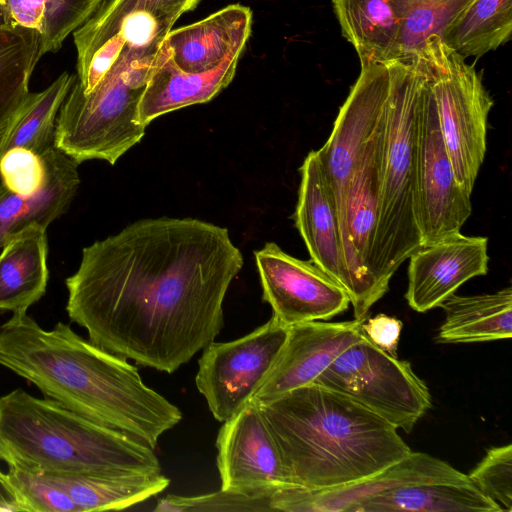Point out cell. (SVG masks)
Segmentation results:
<instances>
[{
    "label": "cell",
    "instance_id": "3",
    "mask_svg": "<svg viewBox=\"0 0 512 512\" xmlns=\"http://www.w3.org/2000/svg\"><path fill=\"white\" fill-rule=\"evenodd\" d=\"M258 407L294 486L325 489L352 483L412 451L385 419L317 383Z\"/></svg>",
    "mask_w": 512,
    "mask_h": 512
},
{
    "label": "cell",
    "instance_id": "24",
    "mask_svg": "<svg viewBox=\"0 0 512 512\" xmlns=\"http://www.w3.org/2000/svg\"><path fill=\"white\" fill-rule=\"evenodd\" d=\"M342 35L361 67L399 60L398 21L390 0H332Z\"/></svg>",
    "mask_w": 512,
    "mask_h": 512
},
{
    "label": "cell",
    "instance_id": "34",
    "mask_svg": "<svg viewBox=\"0 0 512 512\" xmlns=\"http://www.w3.org/2000/svg\"><path fill=\"white\" fill-rule=\"evenodd\" d=\"M474 486L486 497L512 511V445L492 447L467 474Z\"/></svg>",
    "mask_w": 512,
    "mask_h": 512
},
{
    "label": "cell",
    "instance_id": "19",
    "mask_svg": "<svg viewBox=\"0 0 512 512\" xmlns=\"http://www.w3.org/2000/svg\"><path fill=\"white\" fill-rule=\"evenodd\" d=\"M251 27V9L232 4L195 23L171 29L164 42L179 69L203 73L216 68L233 52L243 51Z\"/></svg>",
    "mask_w": 512,
    "mask_h": 512
},
{
    "label": "cell",
    "instance_id": "12",
    "mask_svg": "<svg viewBox=\"0 0 512 512\" xmlns=\"http://www.w3.org/2000/svg\"><path fill=\"white\" fill-rule=\"evenodd\" d=\"M263 300L286 326L328 320L346 311V290L312 260H301L268 242L255 251Z\"/></svg>",
    "mask_w": 512,
    "mask_h": 512
},
{
    "label": "cell",
    "instance_id": "14",
    "mask_svg": "<svg viewBox=\"0 0 512 512\" xmlns=\"http://www.w3.org/2000/svg\"><path fill=\"white\" fill-rule=\"evenodd\" d=\"M467 479V474L448 462L411 451L396 463L361 480L325 489L281 487L273 491L269 502L274 512H354L363 501L396 487Z\"/></svg>",
    "mask_w": 512,
    "mask_h": 512
},
{
    "label": "cell",
    "instance_id": "2",
    "mask_svg": "<svg viewBox=\"0 0 512 512\" xmlns=\"http://www.w3.org/2000/svg\"><path fill=\"white\" fill-rule=\"evenodd\" d=\"M0 365L35 385L44 398L154 449L182 419L181 410L148 387L138 369L58 322L42 328L27 311L0 326Z\"/></svg>",
    "mask_w": 512,
    "mask_h": 512
},
{
    "label": "cell",
    "instance_id": "17",
    "mask_svg": "<svg viewBox=\"0 0 512 512\" xmlns=\"http://www.w3.org/2000/svg\"><path fill=\"white\" fill-rule=\"evenodd\" d=\"M300 175L298 201L293 215L295 226L311 260L347 292L349 278L340 223L316 150L309 152L304 159Z\"/></svg>",
    "mask_w": 512,
    "mask_h": 512
},
{
    "label": "cell",
    "instance_id": "21",
    "mask_svg": "<svg viewBox=\"0 0 512 512\" xmlns=\"http://www.w3.org/2000/svg\"><path fill=\"white\" fill-rule=\"evenodd\" d=\"M47 229L30 226L11 237L0 253V313L27 311L46 292Z\"/></svg>",
    "mask_w": 512,
    "mask_h": 512
},
{
    "label": "cell",
    "instance_id": "11",
    "mask_svg": "<svg viewBox=\"0 0 512 512\" xmlns=\"http://www.w3.org/2000/svg\"><path fill=\"white\" fill-rule=\"evenodd\" d=\"M416 193L422 245L459 233L472 213L471 196L456 181L427 79L417 127Z\"/></svg>",
    "mask_w": 512,
    "mask_h": 512
},
{
    "label": "cell",
    "instance_id": "9",
    "mask_svg": "<svg viewBox=\"0 0 512 512\" xmlns=\"http://www.w3.org/2000/svg\"><path fill=\"white\" fill-rule=\"evenodd\" d=\"M288 327L272 315L239 339L213 341L203 349L195 384L217 421L230 419L248 404L279 354Z\"/></svg>",
    "mask_w": 512,
    "mask_h": 512
},
{
    "label": "cell",
    "instance_id": "33",
    "mask_svg": "<svg viewBox=\"0 0 512 512\" xmlns=\"http://www.w3.org/2000/svg\"><path fill=\"white\" fill-rule=\"evenodd\" d=\"M7 475L26 512H78L66 490L48 476L15 466H8Z\"/></svg>",
    "mask_w": 512,
    "mask_h": 512
},
{
    "label": "cell",
    "instance_id": "8",
    "mask_svg": "<svg viewBox=\"0 0 512 512\" xmlns=\"http://www.w3.org/2000/svg\"><path fill=\"white\" fill-rule=\"evenodd\" d=\"M313 383L349 397L406 433L432 407L429 388L411 363L381 350L365 335Z\"/></svg>",
    "mask_w": 512,
    "mask_h": 512
},
{
    "label": "cell",
    "instance_id": "28",
    "mask_svg": "<svg viewBox=\"0 0 512 512\" xmlns=\"http://www.w3.org/2000/svg\"><path fill=\"white\" fill-rule=\"evenodd\" d=\"M103 0H4L2 22L39 34V54L57 52L69 34L81 27Z\"/></svg>",
    "mask_w": 512,
    "mask_h": 512
},
{
    "label": "cell",
    "instance_id": "25",
    "mask_svg": "<svg viewBox=\"0 0 512 512\" xmlns=\"http://www.w3.org/2000/svg\"><path fill=\"white\" fill-rule=\"evenodd\" d=\"M48 477L66 490L78 512L126 509L156 496L170 484L162 472Z\"/></svg>",
    "mask_w": 512,
    "mask_h": 512
},
{
    "label": "cell",
    "instance_id": "5",
    "mask_svg": "<svg viewBox=\"0 0 512 512\" xmlns=\"http://www.w3.org/2000/svg\"><path fill=\"white\" fill-rule=\"evenodd\" d=\"M387 66L390 87L372 263L374 279L384 295L399 266L422 245L416 193L417 127L426 84L418 58Z\"/></svg>",
    "mask_w": 512,
    "mask_h": 512
},
{
    "label": "cell",
    "instance_id": "6",
    "mask_svg": "<svg viewBox=\"0 0 512 512\" xmlns=\"http://www.w3.org/2000/svg\"><path fill=\"white\" fill-rule=\"evenodd\" d=\"M116 35L125 44L112 66L89 93L74 82L56 119L54 145L78 164L98 159L114 165L145 134L138 106L163 40Z\"/></svg>",
    "mask_w": 512,
    "mask_h": 512
},
{
    "label": "cell",
    "instance_id": "23",
    "mask_svg": "<svg viewBox=\"0 0 512 512\" xmlns=\"http://www.w3.org/2000/svg\"><path fill=\"white\" fill-rule=\"evenodd\" d=\"M499 504L483 495L470 481H438L384 491L354 512H501Z\"/></svg>",
    "mask_w": 512,
    "mask_h": 512
},
{
    "label": "cell",
    "instance_id": "10",
    "mask_svg": "<svg viewBox=\"0 0 512 512\" xmlns=\"http://www.w3.org/2000/svg\"><path fill=\"white\" fill-rule=\"evenodd\" d=\"M389 87L387 64L361 67L356 82L340 107L329 138L316 150L339 219L346 267L349 259L345 220L348 185L362 151L384 113Z\"/></svg>",
    "mask_w": 512,
    "mask_h": 512
},
{
    "label": "cell",
    "instance_id": "18",
    "mask_svg": "<svg viewBox=\"0 0 512 512\" xmlns=\"http://www.w3.org/2000/svg\"><path fill=\"white\" fill-rule=\"evenodd\" d=\"M241 53L233 52L208 72L189 73L175 65L163 40L140 98V123L147 126L159 116L212 100L233 80Z\"/></svg>",
    "mask_w": 512,
    "mask_h": 512
},
{
    "label": "cell",
    "instance_id": "7",
    "mask_svg": "<svg viewBox=\"0 0 512 512\" xmlns=\"http://www.w3.org/2000/svg\"><path fill=\"white\" fill-rule=\"evenodd\" d=\"M417 58L426 74L456 181L471 196L486 153L493 99L475 67L442 39L429 41Z\"/></svg>",
    "mask_w": 512,
    "mask_h": 512
},
{
    "label": "cell",
    "instance_id": "30",
    "mask_svg": "<svg viewBox=\"0 0 512 512\" xmlns=\"http://www.w3.org/2000/svg\"><path fill=\"white\" fill-rule=\"evenodd\" d=\"M75 79L76 74L64 72L43 91L30 93L0 146V158L15 147L41 155L54 145L56 119Z\"/></svg>",
    "mask_w": 512,
    "mask_h": 512
},
{
    "label": "cell",
    "instance_id": "40",
    "mask_svg": "<svg viewBox=\"0 0 512 512\" xmlns=\"http://www.w3.org/2000/svg\"><path fill=\"white\" fill-rule=\"evenodd\" d=\"M3 2H4V0H0V6H1V4H2Z\"/></svg>",
    "mask_w": 512,
    "mask_h": 512
},
{
    "label": "cell",
    "instance_id": "31",
    "mask_svg": "<svg viewBox=\"0 0 512 512\" xmlns=\"http://www.w3.org/2000/svg\"><path fill=\"white\" fill-rule=\"evenodd\" d=\"M398 21L399 60L417 58L473 0H390Z\"/></svg>",
    "mask_w": 512,
    "mask_h": 512
},
{
    "label": "cell",
    "instance_id": "36",
    "mask_svg": "<svg viewBox=\"0 0 512 512\" xmlns=\"http://www.w3.org/2000/svg\"><path fill=\"white\" fill-rule=\"evenodd\" d=\"M402 328L401 320L382 313L375 317H368L362 323V331L366 338L394 357H397Z\"/></svg>",
    "mask_w": 512,
    "mask_h": 512
},
{
    "label": "cell",
    "instance_id": "16",
    "mask_svg": "<svg viewBox=\"0 0 512 512\" xmlns=\"http://www.w3.org/2000/svg\"><path fill=\"white\" fill-rule=\"evenodd\" d=\"M405 299L420 313L454 294L465 282L488 272V238L460 232L421 245L409 257Z\"/></svg>",
    "mask_w": 512,
    "mask_h": 512
},
{
    "label": "cell",
    "instance_id": "35",
    "mask_svg": "<svg viewBox=\"0 0 512 512\" xmlns=\"http://www.w3.org/2000/svg\"><path fill=\"white\" fill-rule=\"evenodd\" d=\"M2 185L11 192L28 196L37 192L45 183L46 166L43 157L34 151L15 147L0 158Z\"/></svg>",
    "mask_w": 512,
    "mask_h": 512
},
{
    "label": "cell",
    "instance_id": "27",
    "mask_svg": "<svg viewBox=\"0 0 512 512\" xmlns=\"http://www.w3.org/2000/svg\"><path fill=\"white\" fill-rule=\"evenodd\" d=\"M201 0H103L96 12L73 34L77 51V71L84 68L93 54L119 28L129 15L143 13L160 26L171 30L186 12L194 10Z\"/></svg>",
    "mask_w": 512,
    "mask_h": 512
},
{
    "label": "cell",
    "instance_id": "26",
    "mask_svg": "<svg viewBox=\"0 0 512 512\" xmlns=\"http://www.w3.org/2000/svg\"><path fill=\"white\" fill-rule=\"evenodd\" d=\"M40 58L37 31L0 21V146L31 93Z\"/></svg>",
    "mask_w": 512,
    "mask_h": 512
},
{
    "label": "cell",
    "instance_id": "20",
    "mask_svg": "<svg viewBox=\"0 0 512 512\" xmlns=\"http://www.w3.org/2000/svg\"><path fill=\"white\" fill-rule=\"evenodd\" d=\"M41 156L46 166L44 185L24 196L0 185V249L15 234L38 225L44 229L67 212L79 184L78 163L55 145Z\"/></svg>",
    "mask_w": 512,
    "mask_h": 512
},
{
    "label": "cell",
    "instance_id": "39",
    "mask_svg": "<svg viewBox=\"0 0 512 512\" xmlns=\"http://www.w3.org/2000/svg\"><path fill=\"white\" fill-rule=\"evenodd\" d=\"M0 21H2V19H1V6H0Z\"/></svg>",
    "mask_w": 512,
    "mask_h": 512
},
{
    "label": "cell",
    "instance_id": "32",
    "mask_svg": "<svg viewBox=\"0 0 512 512\" xmlns=\"http://www.w3.org/2000/svg\"><path fill=\"white\" fill-rule=\"evenodd\" d=\"M271 494L248 495L221 489L197 496L167 495L155 512H260L272 511Z\"/></svg>",
    "mask_w": 512,
    "mask_h": 512
},
{
    "label": "cell",
    "instance_id": "22",
    "mask_svg": "<svg viewBox=\"0 0 512 512\" xmlns=\"http://www.w3.org/2000/svg\"><path fill=\"white\" fill-rule=\"evenodd\" d=\"M445 312L436 342L476 343L512 336V288L494 293L460 296L455 293L440 305Z\"/></svg>",
    "mask_w": 512,
    "mask_h": 512
},
{
    "label": "cell",
    "instance_id": "29",
    "mask_svg": "<svg viewBox=\"0 0 512 512\" xmlns=\"http://www.w3.org/2000/svg\"><path fill=\"white\" fill-rule=\"evenodd\" d=\"M512 32V0H473L443 35L466 58L481 57L506 43Z\"/></svg>",
    "mask_w": 512,
    "mask_h": 512
},
{
    "label": "cell",
    "instance_id": "13",
    "mask_svg": "<svg viewBox=\"0 0 512 512\" xmlns=\"http://www.w3.org/2000/svg\"><path fill=\"white\" fill-rule=\"evenodd\" d=\"M222 423L215 442L221 489L256 495L294 486L258 405Z\"/></svg>",
    "mask_w": 512,
    "mask_h": 512
},
{
    "label": "cell",
    "instance_id": "15",
    "mask_svg": "<svg viewBox=\"0 0 512 512\" xmlns=\"http://www.w3.org/2000/svg\"><path fill=\"white\" fill-rule=\"evenodd\" d=\"M363 322L316 320L289 326L279 354L248 403L266 404L313 383L345 349L363 338Z\"/></svg>",
    "mask_w": 512,
    "mask_h": 512
},
{
    "label": "cell",
    "instance_id": "4",
    "mask_svg": "<svg viewBox=\"0 0 512 512\" xmlns=\"http://www.w3.org/2000/svg\"><path fill=\"white\" fill-rule=\"evenodd\" d=\"M8 466L48 476L160 473L147 445L18 388L0 397Z\"/></svg>",
    "mask_w": 512,
    "mask_h": 512
},
{
    "label": "cell",
    "instance_id": "37",
    "mask_svg": "<svg viewBox=\"0 0 512 512\" xmlns=\"http://www.w3.org/2000/svg\"><path fill=\"white\" fill-rule=\"evenodd\" d=\"M0 512H26L25 505L11 484L7 473L0 468Z\"/></svg>",
    "mask_w": 512,
    "mask_h": 512
},
{
    "label": "cell",
    "instance_id": "38",
    "mask_svg": "<svg viewBox=\"0 0 512 512\" xmlns=\"http://www.w3.org/2000/svg\"><path fill=\"white\" fill-rule=\"evenodd\" d=\"M0 461H3L5 462L6 464L9 463L10 459H9V455L8 453L6 452L3 444L1 443L0 441Z\"/></svg>",
    "mask_w": 512,
    "mask_h": 512
},
{
    "label": "cell",
    "instance_id": "1",
    "mask_svg": "<svg viewBox=\"0 0 512 512\" xmlns=\"http://www.w3.org/2000/svg\"><path fill=\"white\" fill-rule=\"evenodd\" d=\"M242 266L224 227L139 220L83 248L65 281L66 311L93 344L171 374L222 330L223 301Z\"/></svg>",
    "mask_w": 512,
    "mask_h": 512
}]
</instances>
